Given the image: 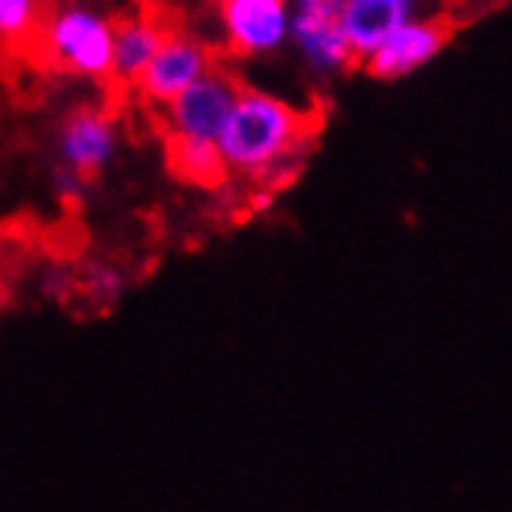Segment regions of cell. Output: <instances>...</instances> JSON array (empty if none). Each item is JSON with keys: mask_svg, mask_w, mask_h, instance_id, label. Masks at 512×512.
<instances>
[{"mask_svg": "<svg viewBox=\"0 0 512 512\" xmlns=\"http://www.w3.org/2000/svg\"><path fill=\"white\" fill-rule=\"evenodd\" d=\"M41 292L53 301H69L72 295H78V274L66 264H47L41 277Z\"/></svg>", "mask_w": 512, "mask_h": 512, "instance_id": "cell-14", "label": "cell"}, {"mask_svg": "<svg viewBox=\"0 0 512 512\" xmlns=\"http://www.w3.org/2000/svg\"><path fill=\"white\" fill-rule=\"evenodd\" d=\"M168 168L177 180L202 190H218L230 177L221 149L212 140L168 137Z\"/></svg>", "mask_w": 512, "mask_h": 512, "instance_id": "cell-11", "label": "cell"}, {"mask_svg": "<svg viewBox=\"0 0 512 512\" xmlns=\"http://www.w3.org/2000/svg\"><path fill=\"white\" fill-rule=\"evenodd\" d=\"M227 53L239 59L274 56L289 44V0H215Z\"/></svg>", "mask_w": 512, "mask_h": 512, "instance_id": "cell-5", "label": "cell"}, {"mask_svg": "<svg viewBox=\"0 0 512 512\" xmlns=\"http://www.w3.org/2000/svg\"><path fill=\"white\" fill-rule=\"evenodd\" d=\"M115 19L87 4H56L28 56L72 78L112 81Z\"/></svg>", "mask_w": 512, "mask_h": 512, "instance_id": "cell-2", "label": "cell"}, {"mask_svg": "<svg viewBox=\"0 0 512 512\" xmlns=\"http://www.w3.org/2000/svg\"><path fill=\"white\" fill-rule=\"evenodd\" d=\"M243 87H246L243 81L218 63L212 72L202 75L196 84H190L184 94L162 109L168 137L218 143V134L227 125V115L233 112V103Z\"/></svg>", "mask_w": 512, "mask_h": 512, "instance_id": "cell-4", "label": "cell"}, {"mask_svg": "<svg viewBox=\"0 0 512 512\" xmlns=\"http://www.w3.org/2000/svg\"><path fill=\"white\" fill-rule=\"evenodd\" d=\"M450 32H454V25L441 16H413L404 25H398L382 41V47L370 53L360 66L367 69V75L382 81L413 75L447 47Z\"/></svg>", "mask_w": 512, "mask_h": 512, "instance_id": "cell-7", "label": "cell"}, {"mask_svg": "<svg viewBox=\"0 0 512 512\" xmlns=\"http://www.w3.org/2000/svg\"><path fill=\"white\" fill-rule=\"evenodd\" d=\"M317 134V118L261 87H243L218 134V149L230 174L255 184L292 177Z\"/></svg>", "mask_w": 512, "mask_h": 512, "instance_id": "cell-1", "label": "cell"}, {"mask_svg": "<svg viewBox=\"0 0 512 512\" xmlns=\"http://www.w3.org/2000/svg\"><path fill=\"white\" fill-rule=\"evenodd\" d=\"M413 16H416V0H345L342 32L357 66L370 53H376L398 25H404Z\"/></svg>", "mask_w": 512, "mask_h": 512, "instance_id": "cell-10", "label": "cell"}, {"mask_svg": "<svg viewBox=\"0 0 512 512\" xmlns=\"http://www.w3.org/2000/svg\"><path fill=\"white\" fill-rule=\"evenodd\" d=\"M122 146V131L118 122L97 106H84L66 115V122L59 125L56 134V156L59 165L78 171L81 177H97L106 171Z\"/></svg>", "mask_w": 512, "mask_h": 512, "instance_id": "cell-8", "label": "cell"}, {"mask_svg": "<svg viewBox=\"0 0 512 512\" xmlns=\"http://www.w3.org/2000/svg\"><path fill=\"white\" fill-rule=\"evenodd\" d=\"M342 7L345 0H289V44L320 78L357 66L342 32Z\"/></svg>", "mask_w": 512, "mask_h": 512, "instance_id": "cell-3", "label": "cell"}, {"mask_svg": "<svg viewBox=\"0 0 512 512\" xmlns=\"http://www.w3.org/2000/svg\"><path fill=\"white\" fill-rule=\"evenodd\" d=\"M128 289L125 270L115 261H90L78 274V295L94 311H112Z\"/></svg>", "mask_w": 512, "mask_h": 512, "instance_id": "cell-13", "label": "cell"}, {"mask_svg": "<svg viewBox=\"0 0 512 512\" xmlns=\"http://www.w3.org/2000/svg\"><path fill=\"white\" fill-rule=\"evenodd\" d=\"M56 0H0V50L28 56Z\"/></svg>", "mask_w": 512, "mask_h": 512, "instance_id": "cell-12", "label": "cell"}, {"mask_svg": "<svg viewBox=\"0 0 512 512\" xmlns=\"http://www.w3.org/2000/svg\"><path fill=\"white\" fill-rule=\"evenodd\" d=\"M87 190V177H81L78 171L66 168V165H56L53 171V193L63 199V202H78Z\"/></svg>", "mask_w": 512, "mask_h": 512, "instance_id": "cell-15", "label": "cell"}, {"mask_svg": "<svg viewBox=\"0 0 512 512\" xmlns=\"http://www.w3.org/2000/svg\"><path fill=\"white\" fill-rule=\"evenodd\" d=\"M171 32L174 25L168 13H162L159 7H143L125 19H118L112 44V81L134 87Z\"/></svg>", "mask_w": 512, "mask_h": 512, "instance_id": "cell-9", "label": "cell"}, {"mask_svg": "<svg viewBox=\"0 0 512 512\" xmlns=\"http://www.w3.org/2000/svg\"><path fill=\"white\" fill-rule=\"evenodd\" d=\"M218 66L215 50L202 38L184 28H174L153 56V63L137 78L134 94L149 103L153 109H165L171 100H177L190 84H196L202 75H208Z\"/></svg>", "mask_w": 512, "mask_h": 512, "instance_id": "cell-6", "label": "cell"}]
</instances>
